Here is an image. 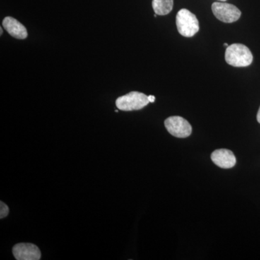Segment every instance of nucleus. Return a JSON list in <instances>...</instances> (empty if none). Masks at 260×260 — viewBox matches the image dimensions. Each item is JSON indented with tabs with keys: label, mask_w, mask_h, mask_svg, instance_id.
I'll list each match as a JSON object with an SVG mask.
<instances>
[{
	"label": "nucleus",
	"mask_w": 260,
	"mask_h": 260,
	"mask_svg": "<svg viewBox=\"0 0 260 260\" xmlns=\"http://www.w3.org/2000/svg\"><path fill=\"white\" fill-rule=\"evenodd\" d=\"M225 59L229 65L236 68L249 66L253 61V55L249 48L242 44H233L225 50Z\"/></svg>",
	"instance_id": "f257e3e1"
},
{
	"label": "nucleus",
	"mask_w": 260,
	"mask_h": 260,
	"mask_svg": "<svg viewBox=\"0 0 260 260\" xmlns=\"http://www.w3.org/2000/svg\"><path fill=\"white\" fill-rule=\"evenodd\" d=\"M176 23L178 31L184 37H192L200 30L199 21L196 15L189 10L181 9L178 12Z\"/></svg>",
	"instance_id": "f03ea898"
},
{
	"label": "nucleus",
	"mask_w": 260,
	"mask_h": 260,
	"mask_svg": "<svg viewBox=\"0 0 260 260\" xmlns=\"http://www.w3.org/2000/svg\"><path fill=\"white\" fill-rule=\"evenodd\" d=\"M149 103L148 96L145 94L133 91L118 98L116 101V106L119 110L130 112L140 110L146 107Z\"/></svg>",
	"instance_id": "7ed1b4c3"
},
{
	"label": "nucleus",
	"mask_w": 260,
	"mask_h": 260,
	"mask_svg": "<svg viewBox=\"0 0 260 260\" xmlns=\"http://www.w3.org/2000/svg\"><path fill=\"white\" fill-rule=\"evenodd\" d=\"M212 11L215 18L226 23L237 21L242 15V12L237 7L225 3H214Z\"/></svg>",
	"instance_id": "20e7f679"
},
{
	"label": "nucleus",
	"mask_w": 260,
	"mask_h": 260,
	"mask_svg": "<svg viewBox=\"0 0 260 260\" xmlns=\"http://www.w3.org/2000/svg\"><path fill=\"white\" fill-rule=\"evenodd\" d=\"M166 128L173 136L178 138H185L191 134V124L179 116H170L164 121Z\"/></svg>",
	"instance_id": "39448f33"
},
{
	"label": "nucleus",
	"mask_w": 260,
	"mask_h": 260,
	"mask_svg": "<svg viewBox=\"0 0 260 260\" xmlns=\"http://www.w3.org/2000/svg\"><path fill=\"white\" fill-rule=\"evenodd\" d=\"M13 254L18 260H39L42 256L39 247L29 243H20L13 246Z\"/></svg>",
	"instance_id": "423d86ee"
},
{
	"label": "nucleus",
	"mask_w": 260,
	"mask_h": 260,
	"mask_svg": "<svg viewBox=\"0 0 260 260\" xmlns=\"http://www.w3.org/2000/svg\"><path fill=\"white\" fill-rule=\"evenodd\" d=\"M214 164L222 169H231L236 165L237 159L232 150L228 149H218L211 154Z\"/></svg>",
	"instance_id": "0eeeda50"
},
{
	"label": "nucleus",
	"mask_w": 260,
	"mask_h": 260,
	"mask_svg": "<svg viewBox=\"0 0 260 260\" xmlns=\"http://www.w3.org/2000/svg\"><path fill=\"white\" fill-rule=\"evenodd\" d=\"M3 28L11 37L18 39H25L28 37L27 29L23 24L12 17H6L3 21Z\"/></svg>",
	"instance_id": "6e6552de"
},
{
	"label": "nucleus",
	"mask_w": 260,
	"mask_h": 260,
	"mask_svg": "<svg viewBox=\"0 0 260 260\" xmlns=\"http://www.w3.org/2000/svg\"><path fill=\"white\" fill-rule=\"evenodd\" d=\"M154 12L158 15H166L170 13L174 6V0H153Z\"/></svg>",
	"instance_id": "1a4fd4ad"
},
{
	"label": "nucleus",
	"mask_w": 260,
	"mask_h": 260,
	"mask_svg": "<svg viewBox=\"0 0 260 260\" xmlns=\"http://www.w3.org/2000/svg\"><path fill=\"white\" fill-rule=\"evenodd\" d=\"M0 218L3 219L8 216L9 214V208L3 202H0Z\"/></svg>",
	"instance_id": "9d476101"
},
{
	"label": "nucleus",
	"mask_w": 260,
	"mask_h": 260,
	"mask_svg": "<svg viewBox=\"0 0 260 260\" xmlns=\"http://www.w3.org/2000/svg\"><path fill=\"white\" fill-rule=\"evenodd\" d=\"M148 100L150 103L155 102V97L154 95H148Z\"/></svg>",
	"instance_id": "9b49d317"
},
{
	"label": "nucleus",
	"mask_w": 260,
	"mask_h": 260,
	"mask_svg": "<svg viewBox=\"0 0 260 260\" xmlns=\"http://www.w3.org/2000/svg\"><path fill=\"white\" fill-rule=\"evenodd\" d=\"M256 119H257L258 122H259L260 124V107L259 111H258L257 112V115H256Z\"/></svg>",
	"instance_id": "f8f14e48"
},
{
	"label": "nucleus",
	"mask_w": 260,
	"mask_h": 260,
	"mask_svg": "<svg viewBox=\"0 0 260 260\" xmlns=\"http://www.w3.org/2000/svg\"><path fill=\"white\" fill-rule=\"evenodd\" d=\"M3 28H0V35H3Z\"/></svg>",
	"instance_id": "ddd939ff"
},
{
	"label": "nucleus",
	"mask_w": 260,
	"mask_h": 260,
	"mask_svg": "<svg viewBox=\"0 0 260 260\" xmlns=\"http://www.w3.org/2000/svg\"><path fill=\"white\" fill-rule=\"evenodd\" d=\"M224 46H225V47H229V45H228V44H226V43H225V44H224Z\"/></svg>",
	"instance_id": "4468645a"
},
{
	"label": "nucleus",
	"mask_w": 260,
	"mask_h": 260,
	"mask_svg": "<svg viewBox=\"0 0 260 260\" xmlns=\"http://www.w3.org/2000/svg\"><path fill=\"white\" fill-rule=\"evenodd\" d=\"M219 1L225 2V1H226V0H219Z\"/></svg>",
	"instance_id": "2eb2a0df"
},
{
	"label": "nucleus",
	"mask_w": 260,
	"mask_h": 260,
	"mask_svg": "<svg viewBox=\"0 0 260 260\" xmlns=\"http://www.w3.org/2000/svg\"><path fill=\"white\" fill-rule=\"evenodd\" d=\"M157 15H157V14H155V15H154V17H155V18H156Z\"/></svg>",
	"instance_id": "dca6fc26"
}]
</instances>
